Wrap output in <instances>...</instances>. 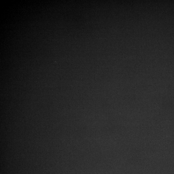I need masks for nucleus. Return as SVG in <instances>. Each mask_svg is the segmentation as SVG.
<instances>
[]
</instances>
